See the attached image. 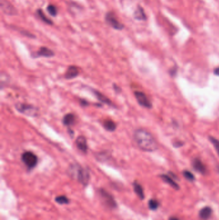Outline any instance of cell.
Here are the masks:
<instances>
[{
  "mask_svg": "<svg viewBox=\"0 0 219 220\" xmlns=\"http://www.w3.org/2000/svg\"><path fill=\"white\" fill-rule=\"evenodd\" d=\"M133 138L138 147L143 151L154 152L158 149L156 139L151 133L145 129H136L133 134Z\"/></svg>",
  "mask_w": 219,
  "mask_h": 220,
  "instance_id": "6da1fadb",
  "label": "cell"
},
{
  "mask_svg": "<svg viewBox=\"0 0 219 220\" xmlns=\"http://www.w3.org/2000/svg\"><path fill=\"white\" fill-rule=\"evenodd\" d=\"M68 174L73 179H75L84 186L88 185L90 180V173L87 169L77 163H71L68 169Z\"/></svg>",
  "mask_w": 219,
  "mask_h": 220,
  "instance_id": "7a4b0ae2",
  "label": "cell"
},
{
  "mask_svg": "<svg viewBox=\"0 0 219 220\" xmlns=\"http://www.w3.org/2000/svg\"><path fill=\"white\" fill-rule=\"evenodd\" d=\"M15 108L17 112L28 117H36L39 115V110L37 107L27 103H17L15 105Z\"/></svg>",
  "mask_w": 219,
  "mask_h": 220,
  "instance_id": "3957f363",
  "label": "cell"
},
{
  "mask_svg": "<svg viewBox=\"0 0 219 220\" xmlns=\"http://www.w3.org/2000/svg\"><path fill=\"white\" fill-rule=\"evenodd\" d=\"M99 197L103 205L108 208L114 209L117 207V203L112 195L105 189H100L98 191Z\"/></svg>",
  "mask_w": 219,
  "mask_h": 220,
  "instance_id": "277c9868",
  "label": "cell"
},
{
  "mask_svg": "<svg viewBox=\"0 0 219 220\" xmlns=\"http://www.w3.org/2000/svg\"><path fill=\"white\" fill-rule=\"evenodd\" d=\"M21 160L28 169H32L37 166L38 157L34 153L27 151L22 154Z\"/></svg>",
  "mask_w": 219,
  "mask_h": 220,
  "instance_id": "5b68a950",
  "label": "cell"
},
{
  "mask_svg": "<svg viewBox=\"0 0 219 220\" xmlns=\"http://www.w3.org/2000/svg\"><path fill=\"white\" fill-rule=\"evenodd\" d=\"M105 20L109 26L117 31H122L124 28L123 24L119 21L113 12H108L105 16Z\"/></svg>",
  "mask_w": 219,
  "mask_h": 220,
  "instance_id": "8992f818",
  "label": "cell"
},
{
  "mask_svg": "<svg viewBox=\"0 0 219 220\" xmlns=\"http://www.w3.org/2000/svg\"><path fill=\"white\" fill-rule=\"evenodd\" d=\"M134 96H135L137 102L141 106L147 109L152 108V102L145 93L140 91H136L134 92Z\"/></svg>",
  "mask_w": 219,
  "mask_h": 220,
  "instance_id": "52a82bcc",
  "label": "cell"
},
{
  "mask_svg": "<svg viewBox=\"0 0 219 220\" xmlns=\"http://www.w3.org/2000/svg\"><path fill=\"white\" fill-rule=\"evenodd\" d=\"M2 11L8 16H16L17 14V9L7 0H1Z\"/></svg>",
  "mask_w": 219,
  "mask_h": 220,
  "instance_id": "ba28073f",
  "label": "cell"
},
{
  "mask_svg": "<svg viewBox=\"0 0 219 220\" xmlns=\"http://www.w3.org/2000/svg\"><path fill=\"white\" fill-rule=\"evenodd\" d=\"M55 56V53L52 50L46 47H41L35 53L34 57H52Z\"/></svg>",
  "mask_w": 219,
  "mask_h": 220,
  "instance_id": "9c48e42d",
  "label": "cell"
},
{
  "mask_svg": "<svg viewBox=\"0 0 219 220\" xmlns=\"http://www.w3.org/2000/svg\"><path fill=\"white\" fill-rule=\"evenodd\" d=\"M192 165L194 170L197 172L202 174H205L207 173L206 167L201 161V160H200L198 158H194L192 160Z\"/></svg>",
  "mask_w": 219,
  "mask_h": 220,
  "instance_id": "30bf717a",
  "label": "cell"
},
{
  "mask_svg": "<svg viewBox=\"0 0 219 220\" xmlns=\"http://www.w3.org/2000/svg\"><path fill=\"white\" fill-rule=\"evenodd\" d=\"M77 147L83 153L86 154L88 150V146L86 138L83 135H80L77 137L75 141Z\"/></svg>",
  "mask_w": 219,
  "mask_h": 220,
  "instance_id": "8fae6325",
  "label": "cell"
},
{
  "mask_svg": "<svg viewBox=\"0 0 219 220\" xmlns=\"http://www.w3.org/2000/svg\"><path fill=\"white\" fill-rule=\"evenodd\" d=\"M80 73V69L77 66H74V65H71V66H69L66 72L64 74V78L68 80H71L73 79L75 77H77Z\"/></svg>",
  "mask_w": 219,
  "mask_h": 220,
  "instance_id": "7c38bea8",
  "label": "cell"
},
{
  "mask_svg": "<svg viewBox=\"0 0 219 220\" xmlns=\"http://www.w3.org/2000/svg\"><path fill=\"white\" fill-rule=\"evenodd\" d=\"M76 121H77V117L75 116V115L70 113H68L64 116L62 118V123L64 126H66L69 129L70 127L74 126L76 122Z\"/></svg>",
  "mask_w": 219,
  "mask_h": 220,
  "instance_id": "4fadbf2b",
  "label": "cell"
},
{
  "mask_svg": "<svg viewBox=\"0 0 219 220\" xmlns=\"http://www.w3.org/2000/svg\"><path fill=\"white\" fill-rule=\"evenodd\" d=\"M92 92H93L94 95L96 96V97L98 99L99 101L102 102L103 104H106L108 105V106H112V107H115V106H114L113 102L111 101V99H109L104 94L100 93V92L97 91V90H94V89H93Z\"/></svg>",
  "mask_w": 219,
  "mask_h": 220,
  "instance_id": "5bb4252c",
  "label": "cell"
},
{
  "mask_svg": "<svg viewBox=\"0 0 219 220\" xmlns=\"http://www.w3.org/2000/svg\"><path fill=\"white\" fill-rule=\"evenodd\" d=\"M102 125L104 129L109 132L114 131L117 128V125L115 122L111 119H106L105 121H103Z\"/></svg>",
  "mask_w": 219,
  "mask_h": 220,
  "instance_id": "9a60e30c",
  "label": "cell"
},
{
  "mask_svg": "<svg viewBox=\"0 0 219 220\" xmlns=\"http://www.w3.org/2000/svg\"><path fill=\"white\" fill-rule=\"evenodd\" d=\"M134 17L139 21H145L147 19L145 12L144 11L143 8L140 6H138L137 8L135 10L134 12Z\"/></svg>",
  "mask_w": 219,
  "mask_h": 220,
  "instance_id": "2e32d148",
  "label": "cell"
},
{
  "mask_svg": "<svg viewBox=\"0 0 219 220\" xmlns=\"http://www.w3.org/2000/svg\"><path fill=\"white\" fill-rule=\"evenodd\" d=\"M160 177L164 182H165L167 183L170 185L172 188L175 189L176 190H178L179 189V185L174 181L173 179L171 178L170 176H168L167 174H161Z\"/></svg>",
  "mask_w": 219,
  "mask_h": 220,
  "instance_id": "e0dca14e",
  "label": "cell"
},
{
  "mask_svg": "<svg viewBox=\"0 0 219 220\" xmlns=\"http://www.w3.org/2000/svg\"><path fill=\"white\" fill-rule=\"evenodd\" d=\"M212 214V209L210 207L202 208L199 212V216L203 220H207L210 218Z\"/></svg>",
  "mask_w": 219,
  "mask_h": 220,
  "instance_id": "ac0fdd59",
  "label": "cell"
},
{
  "mask_svg": "<svg viewBox=\"0 0 219 220\" xmlns=\"http://www.w3.org/2000/svg\"><path fill=\"white\" fill-rule=\"evenodd\" d=\"M133 187H134V191L138 195V196L141 199H144V198H145V194H144L143 189L141 185L137 182H135L133 183Z\"/></svg>",
  "mask_w": 219,
  "mask_h": 220,
  "instance_id": "d6986e66",
  "label": "cell"
},
{
  "mask_svg": "<svg viewBox=\"0 0 219 220\" xmlns=\"http://www.w3.org/2000/svg\"><path fill=\"white\" fill-rule=\"evenodd\" d=\"M37 16L39 17V18L41 19L43 22L49 24V25H52V24H53L52 20L49 18H48L46 15L44 14L42 9H40V8L38 9L37 11Z\"/></svg>",
  "mask_w": 219,
  "mask_h": 220,
  "instance_id": "ffe728a7",
  "label": "cell"
},
{
  "mask_svg": "<svg viewBox=\"0 0 219 220\" xmlns=\"http://www.w3.org/2000/svg\"><path fill=\"white\" fill-rule=\"evenodd\" d=\"M46 9L48 12L53 17H56L58 14L57 8L54 5H49Z\"/></svg>",
  "mask_w": 219,
  "mask_h": 220,
  "instance_id": "44dd1931",
  "label": "cell"
},
{
  "mask_svg": "<svg viewBox=\"0 0 219 220\" xmlns=\"http://www.w3.org/2000/svg\"><path fill=\"white\" fill-rule=\"evenodd\" d=\"M209 139H210V141L213 144L214 147H215L216 151L218 154V155L219 157V140L215 138V137H211V136L209 137Z\"/></svg>",
  "mask_w": 219,
  "mask_h": 220,
  "instance_id": "7402d4cb",
  "label": "cell"
},
{
  "mask_svg": "<svg viewBox=\"0 0 219 220\" xmlns=\"http://www.w3.org/2000/svg\"><path fill=\"white\" fill-rule=\"evenodd\" d=\"M56 202L60 205H64L69 203V199L65 196H59L56 198Z\"/></svg>",
  "mask_w": 219,
  "mask_h": 220,
  "instance_id": "603a6c76",
  "label": "cell"
},
{
  "mask_svg": "<svg viewBox=\"0 0 219 220\" xmlns=\"http://www.w3.org/2000/svg\"><path fill=\"white\" fill-rule=\"evenodd\" d=\"M182 174H183L184 177H185L187 180L193 182L194 180H195V176H194L193 173H192L190 171H187V170H185V171H183Z\"/></svg>",
  "mask_w": 219,
  "mask_h": 220,
  "instance_id": "cb8c5ba5",
  "label": "cell"
},
{
  "mask_svg": "<svg viewBox=\"0 0 219 220\" xmlns=\"http://www.w3.org/2000/svg\"><path fill=\"white\" fill-rule=\"evenodd\" d=\"M159 206V203L156 199H150V201L148 202V207L150 208V209L152 210V211H155Z\"/></svg>",
  "mask_w": 219,
  "mask_h": 220,
  "instance_id": "d4e9b609",
  "label": "cell"
},
{
  "mask_svg": "<svg viewBox=\"0 0 219 220\" xmlns=\"http://www.w3.org/2000/svg\"><path fill=\"white\" fill-rule=\"evenodd\" d=\"M113 88L114 92H116L117 93H119L122 92L121 88L119 86H118L116 84H113Z\"/></svg>",
  "mask_w": 219,
  "mask_h": 220,
  "instance_id": "484cf974",
  "label": "cell"
},
{
  "mask_svg": "<svg viewBox=\"0 0 219 220\" xmlns=\"http://www.w3.org/2000/svg\"><path fill=\"white\" fill-rule=\"evenodd\" d=\"M173 147L179 148V147H182L184 145V143L182 141H176L175 142H173Z\"/></svg>",
  "mask_w": 219,
  "mask_h": 220,
  "instance_id": "4316f807",
  "label": "cell"
},
{
  "mask_svg": "<svg viewBox=\"0 0 219 220\" xmlns=\"http://www.w3.org/2000/svg\"><path fill=\"white\" fill-rule=\"evenodd\" d=\"M177 68L176 67L173 68L171 69V70L170 72V74L173 77L174 76H176V73H177Z\"/></svg>",
  "mask_w": 219,
  "mask_h": 220,
  "instance_id": "83f0119b",
  "label": "cell"
},
{
  "mask_svg": "<svg viewBox=\"0 0 219 220\" xmlns=\"http://www.w3.org/2000/svg\"><path fill=\"white\" fill-rule=\"evenodd\" d=\"M80 102H81V106H88V102L85 101V100L81 99V101H80Z\"/></svg>",
  "mask_w": 219,
  "mask_h": 220,
  "instance_id": "f1b7e54d",
  "label": "cell"
},
{
  "mask_svg": "<svg viewBox=\"0 0 219 220\" xmlns=\"http://www.w3.org/2000/svg\"><path fill=\"white\" fill-rule=\"evenodd\" d=\"M214 74L215 75V76H219V66L218 67H217L215 68V69H214Z\"/></svg>",
  "mask_w": 219,
  "mask_h": 220,
  "instance_id": "f546056e",
  "label": "cell"
},
{
  "mask_svg": "<svg viewBox=\"0 0 219 220\" xmlns=\"http://www.w3.org/2000/svg\"><path fill=\"white\" fill-rule=\"evenodd\" d=\"M169 220H179L178 218H176V217H171Z\"/></svg>",
  "mask_w": 219,
  "mask_h": 220,
  "instance_id": "4dcf8cb0",
  "label": "cell"
}]
</instances>
